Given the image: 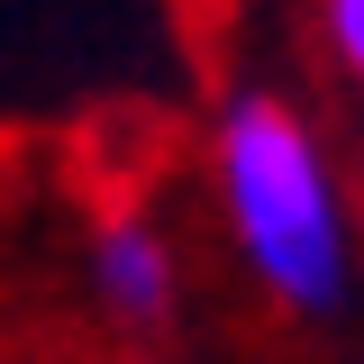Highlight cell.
<instances>
[{
  "label": "cell",
  "mask_w": 364,
  "mask_h": 364,
  "mask_svg": "<svg viewBox=\"0 0 364 364\" xmlns=\"http://www.w3.org/2000/svg\"><path fill=\"white\" fill-rule=\"evenodd\" d=\"M91 301L119 328H164V310H173V246L146 219H100L91 228Z\"/></svg>",
  "instance_id": "2"
},
{
  "label": "cell",
  "mask_w": 364,
  "mask_h": 364,
  "mask_svg": "<svg viewBox=\"0 0 364 364\" xmlns=\"http://www.w3.org/2000/svg\"><path fill=\"white\" fill-rule=\"evenodd\" d=\"M219 191L228 228L246 246V264L273 301L291 310H346L355 291V246H346V210H337V173L318 155V136L301 128L291 100L273 91H237L219 119Z\"/></svg>",
  "instance_id": "1"
},
{
  "label": "cell",
  "mask_w": 364,
  "mask_h": 364,
  "mask_svg": "<svg viewBox=\"0 0 364 364\" xmlns=\"http://www.w3.org/2000/svg\"><path fill=\"white\" fill-rule=\"evenodd\" d=\"M318 37H328V55L364 82V0H318Z\"/></svg>",
  "instance_id": "3"
}]
</instances>
